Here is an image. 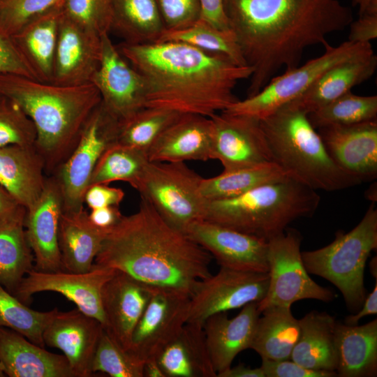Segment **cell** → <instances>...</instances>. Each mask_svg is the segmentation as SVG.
<instances>
[{"mask_svg":"<svg viewBox=\"0 0 377 377\" xmlns=\"http://www.w3.org/2000/svg\"><path fill=\"white\" fill-rule=\"evenodd\" d=\"M3 96L0 94V101L3 98Z\"/></svg>","mask_w":377,"mask_h":377,"instance_id":"obj_60","label":"cell"},{"mask_svg":"<svg viewBox=\"0 0 377 377\" xmlns=\"http://www.w3.org/2000/svg\"><path fill=\"white\" fill-rule=\"evenodd\" d=\"M165 377H217L203 326L187 322L156 358Z\"/></svg>","mask_w":377,"mask_h":377,"instance_id":"obj_29","label":"cell"},{"mask_svg":"<svg viewBox=\"0 0 377 377\" xmlns=\"http://www.w3.org/2000/svg\"><path fill=\"white\" fill-rule=\"evenodd\" d=\"M149 161L145 152L116 142L108 147L100 158L91 174L89 186L123 181L137 190Z\"/></svg>","mask_w":377,"mask_h":377,"instance_id":"obj_37","label":"cell"},{"mask_svg":"<svg viewBox=\"0 0 377 377\" xmlns=\"http://www.w3.org/2000/svg\"><path fill=\"white\" fill-rule=\"evenodd\" d=\"M221 267L268 272L267 242L206 220L191 223L185 232Z\"/></svg>","mask_w":377,"mask_h":377,"instance_id":"obj_17","label":"cell"},{"mask_svg":"<svg viewBox=\"0 0 377 377\" xmlns=\"http://www.w3.org/2000/svg\"><path fill=\"white\" fill-rule=\"evenodd\" d=\"M142 76L145 108L210 117L239 99L233 90L253 70L227 57L175 41L117 45Z\"/></svg>","mask_w":377,"mask_h":377,"instance_id":"obj_2","label":"cell"},{"mask_svg":"<svg viewBox=\"0 0 377 377\" xmlns=\"http://www.w3.org/2000/svg\"><path fill=\"white\" fill-rule=\"evenodd\" d=\"M318 133L334 162L361 183L377 177V120L330 126Z\"/></svg>","mask_w":377,"mask_h":377,"instance_id":"obj_19","label":"cell"},{"mask_svg":"<svg viewBox=\"0 0 377 377\" xmlns=\"http://www.w3.org/2000/svg\"><path fill=\"white\" fill-rule=\"evenodd\" d=\"M190 297L157 288L131 336L128 351L140 362L157 358L187 323Z\"/></svg>","mask_w":377,"mask_h":377,"instance_id":"obj_15","label":"cell"},{"mask_svg":"<svg viewBox=\"0 0 377 377\" xmlns=\"http://www.w3.org/2000/svg\"><path fill=\"white\" fill-rule=\"evenodd\" d=\"M320 200L316 191L288 177L233 198L206 201L203 220L268 242L292 222L311 216Z\"/></svg>","mask_w":377,"mask_h":377,"instance_id":"obj_5","label":"cell"},{"mask_svg":"<svg viewBox=\"0 0 377 377\" xmlns=\"http://www.w3.org/2000/svg\"><path fill=\"white\" fill-rule=\"evenodd\" d=\"M57 310L31 309L0 283V327L13 330L40 346H45L43 331Z\"/></svg>","mask_w":377,"mask_h":377,"instance_id":"obj_41","label":"cell"},{"mask_svg":"<svg viewBox=\"0 0 377 377\" xmlns=\"http://www.w3.org/2000/svg\"><path fill=\"white\" fill-rule=\"evenodd\" d=\"M357 313L349 315L345 318L344 323L349 325H358L360 320L364 316L369 315H376L377 313V279L375 286L368 296H366L362 308L359 309Z\"/></svg>","mask_w":377,"mask_h":377,"instance_id":"obj_53","label":"cell"},{"mask_svg":"<svg viewBox=\"0 0 377 377\" xmlns=\"http://www.w3.org/2000/svg\"><path fill=\"white\" fill-rule=\"evenodd\" d=\"M47 177L35 146L0 147V184L26 209L41 195Z\"/></svg>","mask_w":377,"mask_h":377,"instance_id":"obj_26","label":"cell"},{"mask_svg":"<svg viewBox=\"0 0 377 377\" xmlns=\"http://www.w3.org/2000/svg\"><path fill=\"white\" fill-rule=\"evenodd\" d=\"M61 4L33 20L11 36L17 50L36 79L48 83L52 82Z\"/></svg>","mask_w":377,"mask_h":377,"instance_id":"obj_30","label":"cell"},{"mask_svg":"<svg viewBox=\"0 0 377 377\" xmlns=\"http://www.w3.org/2000/svg\"><path fill=\"white\" fill-rule=\"evenodd\" d=\"M212 256L166 222L146 200L106 235L94 263L124 272L158 289L191 297L212 274Z\"/></svg>","mask_w":377,"mask_h":377,"instance_id":"obj_3","label":"cell"},{"mask_svg":"<svg viewBox=\"0 0 377 377\" xmlns=\"http://www.w3.org/2000/svg\"><path fill=\"white\" fill-rule=\"evenodd\" d=\"M260 121L273 163L288 177L315 191L361 184L334 162L306 112L285 105Z\"/></svg>","mask_w":377,"mask_h":377,"instance_id":"obj_6","label":"cell"},{"mask_svg":"<svg viewBox=\"0 0 377 377\" xmlns=\"http://www.w3.org/2000/svg\"><path fill=\"white\" fill-rule=\"evenodd\" d=\"M0 73L16 74L37 80L17 50L11 36L0 29Z\"/></svg>","mask_w":377,"mask_h":377,"instance_id":"obj_48","label":"cell"},{"mask_svg":"<svg viewBox=\"0 0 377 377\" xmlns=\"http://www.w3.org/2000/svg\"><path fill=\"white\" fill-rule=\"evenodd\" d=\"M125 193L121 188L110 186L105 184L89 185L84 195V203L90 209L104 207H119Z\"/></svg>","mask_w":377,"mask_h":377,"instance_id":"obj_49","label":"cell"},{"mask_svg":"<svg viewBox=\"0 0 377 377\" xmlns=\"http://www.w3.org/2000/svg\"><path fill=\"white\" fill-rule=\"evenodd\" d=\"M163 41L184 43L224 55L239 66H247L232 30L218 29L201 19L183 29L165 30L156 42Z\"/></svg>","mask_w":377,"mask_h":377,"instance_id":"obj_38","label":"cell"},{"mask_svg":"<svg viewBox=\"0 0 377 377\" xmlns=\"http://www.w3.org/2000/svg\"><path fill=\"white\" fill-rule=\"evenodd\" d=\"M61 3L62 0H0V29L12 36Z\"/></svg>","mask_w":377,"mask_h":377,"instance_id":"obj_45","label":"cell"},{"mask_svg":"<svg viewBox=\"0 0 377 377\" xmlns=\"http://www.w3.org/2000/svg\"><path fill=\"white\" fill-rule=\"evenodd\" d=\"M217 377H265L260 367L252 368L239 364L217 374Z\"/></svg>","mask_w":377,"mask_h":377,"instance_id":"obj_54","label":"cell"},{"mask_svg":"<svg viewBox=\"0 0 377 377\" xmlns=\"http://www.w3.org/2000/svg\"><path fill=\"white\" fill-rule=\"evenodd\" d=\"M225 10L247 66V95L258 93L282 68L297 66L304 50L353 20L339 0H225Z\"/></svg>","mask_w":377,"mask_h":377,"instance_id":"obj_1","label":"cell"},{"mask_svg":"<svg viewBox=\"0 0 377 377\" xmlns=\"http://www.w3.org/2000/svg\"><path fill=\"white\" fill-rule=\"evenodd\" d=\"M119 207L109 206L91 209L88 216L96 227L110 230L123 217Z\"/></svg>","mask_w":377,"mask_h":377,"instance_id":"obj_52","label":"cell"},{"mask_svg":"<svg viewBox=\"0 0 377 377\" xmlns=\"http://www.w3.org/2000/svg\"><path fill=\"white\" fill-rule=\"evenodd\" d=\"M336 373L339 377L377 376V319L362 325L337 322Z\"/></svg>","mask_w":377,"mask_h":377,"instance_id":"obj_32","label":"cell"},{"mask_svg":"<svg viewBox=\"0 0 377 377\" xmlns=\"http://www.w3.org/2000/svg\"><path fill=\"white\" fill-rule=\"evenodd\" d=\"M212 120L182 114L159 135L147 152L149 161L185 162L211 159Z\"/></svg>","mask_w":377,"mask_h":377,"instance_id":"obj_24","label":"cell"},{"mask_svg":"<svg viewBox=\"0 0 377 377\" xmlns=\"http://www.w3.org/2000/svg\"><path fill=\"white\" fill-rule=\"evenodd\" d=\"M36 131L34 123L13 101H0V147L35 146Z\"/></svg>","mask_w":377,"mask_h":377,"instance_id":"obj_43","label":"cell"},{"mask_svg":"<svg viewBox=\"0 0 377 377\" xmlns=\"http://www.w3.org/2000/svg\"><path fill=\"white\" fill-rule=\"evenodd\" d=\"M377 96L349 91L308 114L314 128L360 124L376 119Z\"/></svg>","mask_w":377,"mask_h":377,"instance_id":"obj_40","label":"cell"},{"mask_svg":"<svg viewBox=\"0 0 377 377\" xmlns=\"http://www.w3.org/2000/svg\"><path fill=\"white\" fill-rule=\"evenodd\" d=\"M299 324V337L290 360L309 369L335 371V318L313 310L300 319Z\"/></svg>","mask_w":377,"mask_h":377,"instance_id":"obj_31","label":"cell"},{"mask_svg":"<svg viewBox=\"0 0 377 377\" xmlns=\"http://www.w3.org/2000/svg\"><path fill=\"white\" fill-rule=\"evenodd\" d=\"M61 8L65 16L99 36L110 31L112 0H62Z\"/></svg>","mask_w":377,"mask_h":377,"instance_id":"obj_44","label":"cell"},{"mask_svg":"<svg viewBox=\"0 0 377 377\" xmlns=\"http://www.w3.org/2000/svg\"><path fill=\"white\" fill-rule=\"evenodd\" d=\"M6 376L0 364V377Z\"/></svg>","mask_w":377,"mask_h":377,"instance_id":"obj_59","label":"cell"},{"mask_svg":"<svg viewBox=\"0 0 377 377\" xmlns=\"http://www.w3.org/2000/svg\"><path fill=\"white\" fill-rule=\"evenodd\" d=\"M62 212L59 186L52 175L47 176L41 195L26 209L24 219L25 234L34 255L36 270H63L58 242Z\"/></svg>","mask_w":377,"mask_h":377,"instance_id":"obj_20","label":"cell"},{"mask_svg":"<svg viewBox=\"0 0 377 377\" xmlns=\"http://www.w3.org/2000/svg\"><path fill=\"white\" fill-rule=\"evenodd\" d=\"M156 289L117 270L104 285V329L123 348L128 350L133 332Z\"/></svg>","mask_w":377,"mask_h":377,"instance_id":"obj_22","label":"cell"},{"mask_svg":"<svg viewBox=\"0 0 377 377\" xmlns=\"http://www.w3.org/2000/svg\"><path fill=\"white\" fill-rule=\"evenodd\" d=\"M348 41L355 43H370L377 38V13L360 15L349 24Z\"/></svg>","mask_w":377,"mask_h":377,"instance_id":"obj_50","label":"cell"},{"mask_svg":"<svg viewBox=\"0 0 377 377\" xmlns=\"http://www.w3.org/2000/svg\"><path fill=\"white\" fill-rule=\"evenodd\" d=\"M265 377H334L336 371H318L305 368L291 360H272L262 359Z\"/></svg>","mask_w":377,"mask_h":377,"instance_id":"obj_47","label":"cell"},{"mask_svg":"<svg viewBox=\"0 0 377 377\" xmlns=\"http://www.w3.org/2000/svg\"><path fill=\"white\" fill-rule=\"evenodd\" d=\"M268 272L225 267L200 280L190 297L187 322L203 325L212 315L262 300L267 291Z\"/></svg>","mask_w":377,"mask_h":377,"instance_id":"obj_12","label":"cell"},{"mask_svg":"<svg viewBox=\"0 0 377 377\" xmlns=\"http://www.w3.org/2000/svg\"><path fill=\"white\" fill-rule=\"evenodd\" d=\"M24 208L0 184V219Z\"/></svg>","mask_w":377,"mask_h":377,"instance_id":"obj_55","label":"cell"},{"mask_svg":"<svg viewBox=\"0 0 377 377\" xmlns=\"http://www.w3.org/2000/svg\"><path fill=\"white\" fill-rule=\"evenodd\" d=\"M181 114L162 108H144L119 122L117 142L147 154L162 132Z\"/></svg>","mask_w":377,"mask_h":377,"instance_id":"obj_39","label":"cell"},{"mask_svg":"<svg viewBox=\"0 0 377 377\" xmlns=\"http://www.w3.org/2000/svg\"><path fill=\"white\" fill-rule=\"evenodd\" d=\"M352 3L359 7V16L377 13V0H352Z\"/></svg>","mask_w":377,"mask_h":377,"instance_id":"obj_57","label":"cell"},{"mask_svg":"<svg viewBox=\"0 0 377 377\" xmlns=\"http://www.w3.org/2000/svg\"><path fill=\"white\" fill-rule=\"evenodd\" d=\"M200 19L220 30H230L225 0H199Z\"/></svg>","mask_w":377,"mask_h":377,"instance_id":"obj_51","label":"cell"},{"mask_svg":"<svg viewBox=\"0 0 377 377\" xmlns=\"http://www.w3.org/2000/svg\"><path fill=\"white\" fill-rule=\"evenodd\" d=\"M377 249V209L372 202L360 223L348 232H337L328 245L301 252L309 274L320 276L341 293L350 311L359 310L366 297L364 268Z\"/></svg>","mask_w":377,"mask_h":377,"instance_id":"obj_7","label":"cell"},{"mask_svg":"<svg viewBox=\"0 0 377 377\" xmlns=\"http://www.w3.org/2000/svg\"><path fill=\"white\" fill-rule=\"evenodd\" d=\"M288 177L274 163H266L202 178L200 190L206 201L233 198L257 186L281 181Z\"/></svg>","mask_w":377,"mask_h":377,"instance_id":"obj_36","label":"cell"},{"mask_svg":"<svg viewBox=\"0 0 377 377\" xmlns=\"http://www.w3.org/2000/svg\"><path fill=\"white\" fill-rule=\"evenodd\" d=\"M235 317L226 311L210 316L203 323L206 343L216 374L228 369L242 351L250 348L260 312L250 302Z\"/></svg>","mask_w":377,"mask_h":377,"instance_id":"obj_23","label":"cell"},{"mask_svg":"<svg viewBox=\"0 0 377 377\" xmlns=\"http://www.w3.org/2000/svg\"><path fill=\"white\" fill-rule=\"evenodd\" d=\"M91 83L101 103L121 121L145 108V84L142 76L122 57L109 33L101 36V55Z\"/></svg>","mask_w":377,"mask_h":377,"instance_id":"obj_16","label":"cell"},{"mask_svg":"<svg viewBox=\"0 0 377 377\" xmlns=\"http://www.w3.org/2000/svg\"><path fill=\"white\" fill-rule=\"evenodd\" d=\"M111 30L142 44L156 42L165 29L156 0H112Z\"/></svg>","mask_w":377,"mask_h":377,"instance_id":"obj_35","label":"cell"},{"mask_svg":"<svg viewBox=\"0 0 377 377\" xmlns=\"http://www.w3.org/2000/svg\"><path fill=\"white\" fill-rule=\"evenodd\" d=\"M144 377H165L156 359L150 360L145 362L143 369Z\"/></svg>","mask_w":377,"mask_h":377,"instance_id":"obj_56","label":"cell"},{"mask_svg":"<svg viewBox=\"0 0 377 377\" xmlns=\"http://www.w3.org/2000/svg\"><path fill=\"white\" fill-rule=\"evenodd\" d=\"M26 209L0 219V283L14 294L34 269V258L24 229Z\"/></svg>","mask_w":377,"mask_h":377,"instance_id":"obj_33","label":"cell"},{"mask_svg":"<svg viewBox=\"0 0 377 377\" xmlns=\"http://www.w3.org/2000/svg\"><path fill=\"white\" fill-rule=\"evenodd\" d=\"M210 119L211 158L219 160L223 170L273 163L259 119L225 111Z\"/></svg>","mask_w":377,"mask_h":377,"instance_id":"obj_14","label":"cell"},{"mask_svg":"<svg viewBox=\"0 0 377 377\" xmlns=\"http://www.w3.org/2000/svg\"><path fill=\"white\" fill-rule=\"evenodd\" d=\"M373 53L370 43L347 40L336 47L328 44L320 56L274 76L258 93L237 101L223 111L263 119L300 96L330 68Z\"/></svg>","mask_w":377,"mask_h":377,"instance_id":"obj_8","label":"cell"},{"mask_svg":"<svg viewBox=\"0 0 377 377\" xmlns=\"http://www.w3.org/2000/svg\"><path fill=\"white\" fill-rule=\"evenodd\" d=\"M302 236L287 228L267 242L269 284L265 297L258 302L261 313L271 306L291 305L300 300L312 299L330 302L334 293L315 282L302 259Z\"/></svg>","mask_w":377,"mask_h":377,"instance_id":"obj_11","label":"cell"},{"mask_svg":"<svg viewBox=\"0 0 377 377\" xmlns=\"http://www.w3.org/2000/svg\"><path fill=\"white\" fill-rule=\"evenodd\" d=\"M260 314L250 348L261 359L289 360L300 334L299 320L289 306H271Z\"/></svg>","mask_w":377,"mask_h":377,"instance_id":"obj_34","label":"cell"},{"mask_svg":"<svg viewBox=\"0 0 377 377\" xmlns=\"http://www.w3.org/2000/svg\"><path fill=\"white\" fill-rule=\"evenodd\" d=\"M109 231L94 226L84 209L63 212L58 235L63 270L76 273L90 270Z\"/></svg>","mask_w":377,"mask_h":377,"instance_id":"obj_28","label":"cell"},{"mask_svg":"<svg viewBox=\"0 0 377 377\" xmlns=\"http://www.w3.org/2000/svg\"><path fill=\"white\" fill-rule=\"evenodd\" d=\"M103 326L97 319L77 308L69 311L57 310L46 325L45 346L63 352L77 377H89L92 360Z\"/></svg>","mask_w":377,"mask_h":377,"instance_id":"obj_21","label":"cell"},{"mask_svg":"<svg viewBox=\"0 0 377 377\" xmlns=\"http://www.w3.org/2000/svg\"><path fill=\"white\" fill-rule=\"evenodd\" d=\"M119 122L101 102L84 124L73 151L52 175L61 193L63 212L84 209V192L98 161L117 142Z\"/></svg>","mask_w":377,"mask_h":377,"instance_id":"obj_10","label":"cell"},{"mask_svg":"<svg viewBox=\"0 0 377 377\" xmlns=\"http://www.w3.org/2000/svg\"><path fill=\"white\" fill-rule=\"evenodd\" d=\"M377 68V57L370 55L350 59L333 66L322 75L288 105L307 114L332 102L369 79Z\"/></svg>","mask_w":377,"mask_h":377,"instance_id":"obj_27","label":"cell"},{"mask_svg":"<svg viewBox=\"0 0 377 377\" xmlns=\"http://www.w3.org/2000/svg\"><path fill=\"white\" fill-rule=\"evenodd\" d=\"M370 263L371 272L372 273L374 277H375V279H377L376 257L375 256V258H374Z\"/></svg>","mask_w":377,"mask_h":377,"instance_id":"obj_58","label":"cell"},{"mask_svg":"<svg viewBox=\"0 0 377 377\" xmlns=\"http://www.w3.org/2000/svg\"><path fill=\"white\" fill-rule=\"evenodd\" d=\"M0 94L19 105L34 123L35 147L47 176L70 155L84 124L101 102L92 83L63 86L11 73H0Z\"/></svg>","mask_w":377,"mask_h":377,"instance_id":"obj_4","label":"cell"},{"mask_svg":"<svg viewBox=\"0 0 377 377\" xmlns=\"http://www.w3.org/2000/svg\"><path fill=\"white\" fill-rule=\"evenodd\" d=\"M101 36L62 13L52 83L63 86L91 83L101 60Z\"/></svg>","mask_w":377,"mask_h":377,"instance_id":"obj_18","label":"cell"},{"mask_svg":"<svg viewBox=\"0 0 377 377\" xmlns=\"http://www.w3.org/2000/svg\"><path fill=\"white\" fill-rule=\"evenodd\" d=\"M202 179L184 162L149 161L137 191L166 222L185 233L204 218Z\"/></svg>","mask_w":377,"mask_h":377,"instance_id":"obj_9","label":"cell"},{"mask_svg":"<svg viewBox=\"0 0 377 377\" xmlns=\"http://www.w3.org/2000/svg\"><path fill=\"white\" fill-rule=\"evenodd\" d=\"M144 363L123 348L104 329L91 366L92 374L103 372L111 377H144Z\"/></svg>","mask_w":377,"mask_h":377,"instance_id":"obj_42","label":"cell"},{"mask_svg":"<svg viewBox=\"0 0 377 377\" xmlns=\"http://www.w3.org/2000/svg\"><path fill=\"white\" fill-rule=\"evenodd\" d=\"M165 30H177L200 19L199 0H156Z\"/></svg>","mask_w":377,"mask_h":377,"instance_id":"obj_46","label":"cell"},{"mask_svg":"<svg viewBox=\"0 0 377 377\" xmlns=\"http://www.w3.org/2000/svg\"><path fill=\"white\" fill-rule=\"evenodd\" d=\"M116 272L95 263L90 270L82 273L65 270L40 272L34 269L23 278L13 295L27 304L36 293H58L73 302L80 311L100 321L104 327L102 290Z\"/></svg>","mask_w":377,"mask_h":377,"instance_id":"obj_13","label":"cell"},{"mask_svg":"<svg viewBox=\"0 0 377 377\" xmlns=\"http://www.w3.org/2000/svg\"><path fill=\"white\" fill-rule=\"evenodd\" d=\"M0 364L9 377H77L64 355L50 353L3 327H0Z\"/></svg>","mask_w":377,"mask_h":377,"instance_id":"obj_25","label":"cell"}]
</instances>
